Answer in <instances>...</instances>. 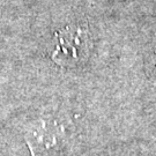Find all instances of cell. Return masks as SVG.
<instances>
[{
    "label": "cell",
    "instance_id": "6da1fadb",
    "mask_svg": "<svg viewBox=\"0 0 156 156\" xmlns=\"http://www.w3.org/2000/svg\"><path fill=\"white\" fill-rule=\"evenodd\" d=\"M88 31L81 27H66L57 34L52 60L60 66H75L88 56Z\"/></svg>",
    "mask_w": 156,
    "mask_h": 156
},
{
    "label": "cell",
    "instance_id": "3957f363",
    "mask_svg": "<svg viewBox=\"0 0 156 156\" xmlns=\"http://www.w3.org/2000/svg\"><path fill=\"white\" fill-rule=\"evenodd\" d=\"M154 48H155V51H156V34H155V37H154Z\"/></svg>",
    "mask_w": 156,
    "mask_h": 156
},
{
    "label": "cell",
    "instance_id": "7a4b0ae2",
    "mask_svg": "<svg viewBox=\"0 0 156 156\" xmlns=\"http://www.w3.org/2000/svg\"><path fill=\"white\" fill-rule=\"evenodd\" d=\"M59 141L58 128L52 127L45 122L30 128L26 134V142L29 147L30 155L41 156L51 148L56 147Z\"/></svg>",
    "mask_w": 156,
    "mask_h": 156
}]
</instances>
